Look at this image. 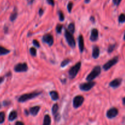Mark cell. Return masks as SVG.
I'll list each match as a JSON object with an SVG mask.
<instances>
[{"instance_id": "6da1fadb", "label": "cell", "mask_w": 125, "mask_h": 125, "mask_svg": "<svg viewBox=\"0 0 125 125\" xmlns=\"http://www.w3.org/2000/svg\"><path fill=\"white\" fill-rule=\"evenodd\" d=\"M40 94H41V92H32V93L23 94L18 98V101L20 102H24L26 100L35 98V97H37Z\"/></svg>"}, {"instance_id": "7a4b0ae2", "label": "cell", "mask_w": 125, "mask_h": 125, "mask_svg": "<svg viewBox=\"0 0 125 125\" xmlns=\"http://www.w3.org/2000/svg\"><path fill=\"white\" fill-rule=\"evenodd\" d=\"M101 73V67L100 66H95L94 69H93L92 71H91L90 74L87 75L86 79L88 81H92L94 79H95L96 77L99 75Z\"/></svg>"}, {"instance_id": "3957f363", "label": "cell", "mask_w": 125, "mask_h": 125, "mask_svg": "<svg viewBox=\"0 0 125 125\" xmlns=\"http://www.w3.org/2000/svg\"><path fill=\"white\" fill-rule=\"evenodd\" d=\"M81 66V62H78V63L76 64L74 66L71 67L69 71V76L70 78H74L78 74V72L80 70Z\"/></svg>"}, {"instance_id": "277c9868", "label": "cell", "mask_w": 125, "mask_h": 125, "mask_svg": "<svg viewBox=\"0 0 125 125\" xmlns=\"http://www.w3.org/2000/svg\"><path fill=\"white\" fill-rule=\"evenodd\" d=\"M65 36L66 40H67V42H68V45L72 48H74L76 46V42L74 39V37L73 36L72 34H71L68 31H65Z\"/></svg>"}, {"instance_id": "5b68a950", "label": "cell", "mask_w": 125, "mask_h": 125, "mask_svg": "<svg viewBox=\"0 0 125 125\" xmlns=\"http://www.w3.org/2000/svg\"><path fill=\"white\" fill-rule=\"evenodd\" d=\"M118 61V56H115V57H114V58H112V60L107 61L105 64H104L103 69L105 70V71H107V70H109V69H111L112 66H114L115 64H116Z\"/></svg>"}, {"instance_id": "8992f818", "label": "cell", "mask_w": 125, "mask_h": 125, "mask_svg": "<svg viewBox=\"0 0 125 125\" xmlns=\"http://www.w3.org/2000/svg\"><path fill=\"white\" fill-rule=\"evenodd\" d=\"M84 100V98L83 96H76L73 99V106L74 108H78L83 104Z\"/></svg>"}, {"instance_id": "52a82bcc", "label": "cell", "mask_w": 125, "mask_h": 125, "mask_svg": "<svg viewBox=\"0 0 125 125\" xmlns=\"http://www.w3.org/2000/svg\"><path fill=\"white\" fill-rule=\"evenodd\" d=\"M95 84H96L95 82L90 81L89 82H87V83H84L80 85L79 87H80V89L81 90L87 91H89L90 89H92L95 85Z\"/></svg>"}, {"instance_id": "ba28073f", "label": "cell", "mask_w": 125, "mask_h": 125, "mask_svg": "<svg viewBox=\"0 0 125 125\" xmlns=\"http://www.w3.org/2000/svg\"><path fill=\"white\" fill-rule=\"evenodd\" d=\"M28 65L26 63H19L16 65L14 67L15 71L18 72H26L28 71Z\"/></svg>"}, {"instance_id": "9c48e42d", "label": "cell", "mask_w": 125, "mask_h": 125, "mask_svg": "<svg viewBox=\"0 0 125 125\" xmlns=\"http://www.w3.org/2000/svg\"><path fill=\"white\" fill-rule=\"evenodd\" d=\"M118 113V110L117 108L113 107L110 109L107 112V113H106V116L108 118H115Z\"/></svg>"}, {"instance_id": "30bf717a", "label": "cell", "mask_w": 125, "mask_h": 125, "mask_svg": "<svg viewBox=\"0 0 125 125\" xmlns=\"http://www.w3.org/2000/svg\"><path fill=\"white\" fill-rule=\"evenodd\" d=\"M42 40L44 42H45L46 44H48L50 46L52 45L54 43L53 36H52L50 34H45V35L43 36Z\"/></svg>"}, {"instance_id": "8fae6325", "label": "cell", "mask_w": 125, "mask_h": 125, "mask_svg": "<svg viewBox=\"0 0 125 125\" xmlns=\"http://www.w3.org/2000/svg\"><path fill=\"white\" fill-rule=\"evenodd\" d=\"M122 78H116V79L111 82V83H109V86L112 88H117L122 84Z\"/></svg>"}, {"instance_id": "7c38bea8", "label": "cell", "mask_w": 125, "mask_h": 125, "mask_svg": "<svg viewBox=\"0 0 125 125\" xmlns=\"http://www.w3.org/2000/svg\"><path fill=\"white\" fill-rule=\"evenodd\" d=\"M98 38V31L96 28H94L92 30L90 35V40L92 41H96Z\"/></svg>"}, {"instance_id": "4fadbf2b", "label": "cell", "mask_w": 125, "mask_h": 125, "mask_svg": "<svg viewBox=\"0 0 125 125\" xmlns=\"http://www.w3.org/2000/svg\"><path fill=\"white\" fill-rule=\"evenodd\" d=\"M78 42H79V50H80L81 52H83L84 49V42L83 36H79V38H78Z\"/></svg>"}, {"instance_id": "5bb4252c", "label": "cell", "mask_w": 125, "mask_h": 125, "mask_svg": "<svg viewBox=\"0 0 125 125\" xmlns=\"http://www.w3.org/2000/svg\"><path fill=\"white\" fill-rule=\"evenodd\" d=\"M40 109V107L39 106L33 107L31 108L30 110H29V112H30V113L32 114V115H34V116H35V115H37V114L38 112H39Z\"/></svg>"}, {"instance_id": "9a60e30c", "label": "cell", "mask_w": 125, "mask_h": 125, "mask_svg": "<svg viewBox=\"0 0 125 125\" xmlns=\"http://www.w3.org/2000/svg\"><path fill=\"white\" fill-rule=\"evenodd\" d=\"M100 55V49L98 47H94L93 49L92 56L94 58H97Z\"/></svg>"}, {"instance_id": "2e32d148", "label": "cell", "mask_w": 125, "mask_h": 125, "mask_svg": "<svg viewBox=\"0 0 125 125\" xmlns=\"http://www.w3.org/2000/svg\"><path fill=\"white\" fill-rule=\"evenodd\" d=\"M17 118V112L15 110L12 111L9 114V121H13L14 120H15Z\"/></svg>"}, {"instance_id": "e0dca14e", "label": "cell", "mask_w": 125, "mask_h": 125, "mask_svg": "<svg viewBox=\"0 0 125 125\" xmlns=\"http://www.w3.org/2000/svg\"><path fill=\"white\" fill-rule=\"evenodd\" d=\"M51 117L50 116V115H46L44 117V120H43V125H51Z\"/></svg>"}, {"instance_id": "ac0fdd59", "label": "cell", "mask_w": 125, "mask_h": 125, "mask_svg": "<svg viewBox=\"0 0 125 125\" xmlns=\"http://www.w3.org/2000/svg\"><path fill=\"white\" fill-rule=\"evenodd\" d=\"M50 94L52 100H56L59 99V94L56 91H50Z\"/></svg>"}, {"instance_id": "d6986e66", "label": "cell", "mask_w": 125, "mask_h": 125, "mask_svg": "<svg viewBox=\"0 0 125 125\" xmlns=\"http://www.w3.org/2000/svg\"><path fill=\"white\" fill-rule=\"evenodd\" d=\"M58 109H59V107L58 105L57 104H55L54 105L52 106V113L55 116V117L56 116V115H57V112H58Z\"/></svg>"}, {"instance_id": "ffe728a7", "label": "cell", "mask_w": 125, "mask_h": 125, "mask_svg": "<svg viewBox=\"0 0 125 125\" xmlns=\"http://www.w3.org/2000/svg\"><path fill=\"white\" fill-rule=\"evenodd\" d=\"M9 52H10L9 50L6 49V48L0 46V55H6V54L9 53Z\"/></svg>"}, {"instance_id": "44dd1931", "label": "cell", "mask_w": 125, "mask_h": 125, "mask_svg": "<svg viewBox=\"0 0 125 125\" xmlns=\"http://www.w3.org/2000/svg\"><path fill=\"white\" fill-rule=\"evenodd\" d=\"M68 31L71 33V34H73L74 32V29H75V27H74V24L73 23H71L70 24L68 25Z\"/></svg>"}, {"instance_id": "7402d4cb", "label": "cell", "mask_w": 125, "mask_h": 125, "mask_svg": "<svg viewBox=\"0 0 125 125\" xmlns=\"http://www.w3.org/2000/svg\"><path fill=\"white\" fill-rule=\"evenodd\" d=\"M17 11H15L14 12L11 14L10 17V20L11 21L15 20L16 19V18H17Z\"/></svg>"}, {"instance_id": "603a6c76", "label": "cell", "mask_w": 125, "mask_h": 125, "mask_svg": "<svg viewBox=\"0 0 125 125\" xmlns=\"http://www.w3.org/2000/svg\"><path fill=\"white\" fill-rule=\"evenodd\" d=\"M118 21H119L120 23H124L125 22V14L124 13L120 14V15L119 16V18H118Z\"/></svg>"}, {"instance_id": "cb8c5ba5", "label": "cell", "mask_w": 125, "mask_h": 125, "mask_svg": "<svg viewBox=\"0 0 125 125\" xmlns=\"http://www.w3.org/2000/svg\"><path fill=\"white\" fill-rule=\"evenodd\" d=\"M5 120V113L3 112H0V124H2L4 123Z\"/></svg>"}, {"instance_id": "d4e9b609", "label": "cell", "mask_w": 125, "mask_h": 125, "mask_svg": "<svg viewBox=\"0 0 125 125\" xmlns=\"http://www.w3.org/2000/svg\"><path fill=\"white\" fill-rule=\"evenodd\" d=\"M70 62V59H66V60H63L62 62V63H61V66H62V67H65V66L66 65L68 64Z\"/></svg>"}, {"instance_id": "484cf974", "label": "cell", "mask_w": 125, "mask_h": 125, "mask_svg": "<svg viewBox=\"0 0 125 125\" xmlns=\"http://www.w3.org/2000/svg\"><path fill=\"white\" fill-rule=\"evenodd\" d=\"M59 16V20L61 21H63L64 20V15H63V13L62 12V11H59L58 12Z\"/></svg>"}, {"instance_id": "4316f807", "label": "cell", "mask_w": 125, "mask_h": 125, "mask_svg": "<svg viewBox=\"0 0 125 125\" xmlns=\"http://www.w3.org/2000/svg\"><path fill=\"white\" fill-rule=\"evenodd\" d=\"M30 53L32 56H35L37 54V51H36V49L34 47H31L30 49Z\"/></svg>"}, {"instance_id": "83f0119b", "label": "cell", "mask_w": 125, "mask_h": 125, "mask_svg": "<svg viewBox=\"0 0 125 125\" xmlns=\"http://www.w3.org/2000/svg\"><path fill=\"white\" fill-rule=\"evenodd\" d=\"M115 44H113V45H110L109 47L108 48V52L111 53L113 51V50L115 49Z\"/></svg>"}, {"instance_id": "f1b7e54d", "label": "cell", "mask_w": 125, "mask_h": 125, "mask_svg": "<svg viewBox=\"0 0 125 125\" xmlns=\"http://www.w3.org/2000/svg\"><path fill=\"white\" fill-rule=\"evenodd\" d=\"M62 25H57V26H56V31H57V32L58 33H61V31H62Z\"/></svg>"}, {"instance_id": "f546056e", "label": "cell", "mask_w": 125, "mask_h": 125, "mask_svg": "<svg viewBox=\"0 0 125 125\" xmlns=\"http://www.w3.org/2000/svg\"><path fill=\"white\" fill-rule=\"evenodd\" d=\"M72 7H73V2H70L68 4V6H67V9H68V11L69 12H71L72 9Z\"/></svg>"}, {"instance_id": "4dcf8cb0", "label": "cell", "mask_w": 125, "mask_h": 125, "mask_svg": "<svg viewBox=\"0 0 125 125\" xmlns=\"http://www.w3.org/2000/svg\"><path fill=\"white\" fill-rule=\"evenodd\" d=\"M33 44H34V45H35V46H36L37 47H40V44H39V42L37 40H33Z\"/></svg>"}, {"instance_id": "1f68e13d", "label": "cell", "mask_w": 125, "mask_h": 125, "mask_svg": "<svg viewBox=\"0 0 125 125\" xmlns=\"http://www.w3.org/2000/svg\"><path fill=\"white\" fill-rule=\"evenodd\" d=\"M122 1V0H113V2L115 5L116 6H118L120 3V2Z\"/></svg>"}, {"instance_id": "d6a6232c", "label": "cell", "mask_w": 125, "mask_h": 125, "mask_svg": "<svg viewBox=\"0 0 125 125\" xmlns=\"http://www.w3.org/2000/svg\"><path fill=\"white\" fill-rule=\"evenodd\" d=\"M47 2L52 6L54 5V0H47Z\"/></svg>"}, {"instance_id": "836d02e7", "label": "cell", "mask_w": 125, "mask_h": 125, "mask_svg": "<svg viewBox=\"0 0 125 125\" xmlns=\"http://www.w3.org/2000/svg\"><path fill=\"white\" fill-rule=\"evenodd\" d=\"M15 125H24V123L21 121H17L15 123Z\"/></svg>"}, {"instance_id": "e575fe53", "label": "cell", "mask_w": 125, "mask_h": 125, "mask_svg": "<svg viewBox=\"0 0 125 125\" xmlns=\"http://www.w3.org/2000/svg\"><path fill=\"white\" fill-rule=\"evenodd\" d=\"M43 13V10L42 9H39V15H40V16H42Z\"/></svg>"}, {"instance_id": "d590c367", "label": "cell", "mask_w": 125, "mask_h": 125, "mask_svg": "<svg viewBox=\"0 0 125 125\" xmlns=\"http://www.w3.org/2000/svg\"><path fill=\"white\" fill-rule=\"evenodd\" d=\"M3 80H4L3 77H0V84H1L2 82H3Z\"/></svg>"}, {"instance_id": "8d00e7d4", "label": "cell", "mask_w": 125, "mask_h": 125, "mask_svg": "<svg viewBox=\"0 0 125 125\" xmlns=\"http://www.w3.org/2000/svg\"><path fill=\"white\" fill-rule=\"evenodd\" d=\"M123 104L125 105V97L123 99Z\"/></svg>"}, {"instance_id": "74e56055", "label": "cell", "mask_w": 125, "mask_h": 125, "mask_svg": "<svg viewBox=\"0 0 125 125\" xmlns=\"http://www.w3.org/2000/svg\"><path fill=\"white\" fill-rule=\"evenodd\" d=\"M123 39H124V40H125V35H124V37H123Z\"/></svg>"}, {"instance_id": "f35d334b", "label": "cell", "mask_w": 125, "mask_h": 125, "mask_svg": "<svg viewBox=\"0 0 125 125\" xmlns=\"http://www.w3.org/2000/svg\"><path fill=\"white\" fill-rule=\"evenodd\" d=\"M0 108H1V105H0Z\"/></svg>"}]
</instances>
